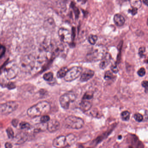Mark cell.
I'll list each match as a JSON object with an SVG mask.
<instances>
[{"label":"cell","instance_id":"cell-29","mask_svg":"<svg viewBox=\"0 0 148 148\" xmlns=\"http://www.w3.org/2000/svg\"><path fill=\"white\" fill-rule=\"evenodd\" d=\"M93 97V94L90 92H86L85 93L83 97V99H86V100H89V99H92Z\"/></svg>","mask_w":148,"mask_h":148},{"label":"cell","instance_id":"cell-18","mask_svg":"<svg viewBox=\"0 0 148 148\" xmlns=\"http://www.w3.org/2000/svg\"><path fill=\"white\" fill-rule=\"evenodd\" d=\"M66 145H71L77 142V137L73 134H70L66 136Z\"/></svg>","mask_w":148,"mask_h":148},{"label":"cell","instance_id":"cell-9","mask_svg":"<svg viewBox=\"0 0 148 148\" xmlns=\"http://www.w3.org/2000/svg\"><path fill=\"white\" fill-rule=\"evenodd\" d=\"M5 71L6 77L9 79H12L17 76L18 68L15 66H6Z\"/></svg>","mask_w":148,"mask_h":148},{"label":"cell","instance_id":"cell-15","mask_svg":"<svg viewBox=\"0 0 148 148\" xmlns=\"http://www.w3.org/2000/svg\"><path fill=\"white\" fill-rule=\"evenodd\" d=\"M114 23L116 25L120 27L123 26L125 22V19L123 16L119 14H116L114 16Z\"/></svg>","mask_w":148,"mask_h":148},{"label":"cell","instance_id":"cell-17","mask_svg":"<svg viewBox=\"0 0 148 148\" xmlns=\"http://www.w3.org/2000/svg\"><path fill=\"white\" fill-rule=\"evenodd\" d=\"M44 27L45 29L48 30L53 29L55 27V25L53 19L49 18L47 19L44 23Z\"/></svg>","mask_w":148,"mask_h":148},{"label":"cell","instance_id":"cell-36","mask_svg":"<svg viewBox=\"0 0 148 148\" xmlns=\"http://www.w3.org/2000/svg\"><path fill=\"white\" fill-rule=\"evenodd\" d=\"M18 119H14L12 121V124L14 127H17L18 125Z\"/></svg>","mask_w":148,"mask_h":148},{"label":"cell","instance_id":"cell-38","mask_svg":"<svg viewBox=\"0 0 148 148\" xmlns=\"http://www.w3.org/2000/svg\"><path fill=\"white\" fill-rule=\"evenodd\" d=\"M8 87L10 89H13V88H15V85H14L13 83H10V84H8Z\"/></svg>","mask_w":148,"mask_h":148},{"label":"cell","instance_id":"cell-21","mask_svg":"<svg viewBox=\"0 0 148 148\" xmlns=\"http://www.w3.org/2000/svg\"><path fill=\"white\" fill-rule=\"evenodd\" d=\"M121 116L123 121H127L130 119V114L128 111H124L121 113Z\"/></svg>","mask_w":148,"mask_h":148},{"label":"cell","instance_id":"cell-34","mask_svg":"<svg viewBox=\"0 0 148 148\" xmlns=\"http://www.w3.org/2000/svg\"><path fill=\"white\" fill-rule=\"evenodd\" d=\"M138 9L136 8H132L131 10H129V12L132 15H134L137 13Z\"/></svg>","mask_w":148,"mask_h":148},{"label":"cell","instance_id":"cell-11","mask_svg":"<svg viewBox=\"0 0 148 148\" xmlns=\"http://www.w3.org/2000/svg\"><path fill=\"white\" fill-rule=\"evenodd\" d=\"M94 75V72L93 71L90 69H86L81 73L80 81L82 82H86L91 79Z\"/></svg>","mask_w":148,"mask_h":148},{"label":"cell","instance_id":"cell-23","mask_svg":"<svg viewBox=\"0 0 148 148\" xmlns=\"http://www.w3.org/2000/svg\"><path fill=\"white\" fill-rule=\"evenodd\" d=\"M53 74L52 72H48L45 73L43 76L44 79L47 81H51L53 79Z\"/></svg>","mask_w":148,"mask_h":148},{"label":"cell","instance_id":"cell-3","mask_svg":"<svg viewBox=\"0 0 148 148\" xmlns=\"http://www.w3.org/2000/svg\"><path fill=\"white\" fill-rule=\"evenodd\" d=\"M65 126L68 129L79 130L84 125V121L82 118L76 116H69L64 121Z\"/></svg>","mask_w":148,"mask_h":148},{"label":"cell","instance_id":"cell-22","mask_svg":"<svg viewBox=\"0 0 148 148\" xmlns=\"http://www.w3.org/2000/svg\"><path fill=\"white\" fill-rule=\"evenodd\" d=\"M97 40L98 37L97 35L91 34L88 37V41L92 45H95Z\"/></svg>","mask_w":148,"mask_h":148},{"label":"cell","instance_id":"cell-5","mask_svg":"<svg viewBox=\"0 0 148 148\" xmlns=\"http://www.w3.org/2000/svg\"><path fill=\"white\" fill-rule=\"evenodd\" d=\"M83 69L80 66H75L67 71L65 77V80L66 82H71L77 78L81 75Z\"/></svg>","mask_w":148,"mask_h":148},{"label":"cell","instance_id":"cell-35","mask_svg":"<svg viewBox=\"0 0 148 148\" xmlns=\"http://www.w3.org/2000/svg\"><path fill=\"white\" fill-rule=\"evenodd\" d=\"M142 85L143 87L145 88V90L147 91V87H148V81L147 80H144L142 82Z\"/></svg>","mask_w":148,"mask_h":148},{"label":"cell","instance_id":"cell-16","mask_svg":"<svg viewBox=\"0 0 148 148\" xmlns=\"http://www.w3.org/2000/svg\"><path fill=\"white\" fill-rule=\"evenodd\" d=\"M47 130V124L46 123H41L37 124L33 127V131L35 133L40 132L44 131Z\"/></svg>","mask_w":148,"mask_h":148},{"label":"cell","instance_id":"cell-28","mask_svg":"<svg viewBox=\"0 0 148 148\" xmlns=\"http://www.w3.org/2000/svg\"><path fill=\"white\" fill-rule=\"evenodd\" d=\"M146 51L145 47H141L138 50V54L141 58H143L145 56V53Z\"/></svg>","mask_w":148,"mask_h":148},{"label":"cell","instance_id":"cell-7","mask_svg":"<svg viewBox=\"0 0 148 148\" xmlns=\"http://www.w3.org/2000/svg\"><path fill=\"white\" fill-rule=\"evenodd\" d=\"M58 35L61 42L69 43L72 40V34L69 30L66 28H60L58 31Z\"/></svg>","mask_w":148,"mask_h":148},{"label":"cell","instance_id":"cell-13","mask_svg":"<svg viewBox=\"0 0 148 148\" xmlns=\"http://www.w3.org/2000/svg\"><path fill=\"white\" fill-rule=\"evenodd\" d=\"M111 59V56L107 53L101 60V62L99 64L100 68L101 69H105L110 63Z\"/></svg>","mask_w":148,"mask_h":148},{"label":"cell","instance_id":"cell-40","mask_svg":"<svg viewBox=\"0 0 148 148\" xmlns=\"http://www.w3.org/2000/svg\"><path fill=\"white\" fill-rule=\"evenodd\" d=\"M143 2L146 5H148V0H143Z\"/></svg>","mask_w":148,"mask_h":148},{"label":"cell","instance_id":"cell-6","mask_svg":"<svg viewBox=\"0 0 148 148\" xmlns=\"http://www.w3.org/2000/svg\"><path fill=\"white\" fill-rule=\"evenodd\" d=\"M18 105L17 102L10 101L0 105V114L7 115L17 110Z\"/></svg>","mask_w":148,"mask_h":148},{"label":"cell","instance_id":"cell-30","mask_svg":"<svg viewBox=\"0 0 148 148\" xmlns=\"http://www.w3.org/2000/svg\"><path fill=\"white\" fill-rule=\"evenodd\" d=\"M6 52V47L2 45H0V58L5 55Z\"/></svg>","mask_w":148,"mask_h":148},{"label":"cell","instance_id":"cell-39","mask_svg":"<svg viewBox=\"0 0 148 148\" xmlns=\"http://www.w3.org/2000/svg\"><path fill=\"white\" fill-rule=\"evenodd\" d=\"M5 146L7 148H11L13 147L12 145L10 143H6L5 145Z\"/></svg>","mask_w":148,"mask_h":148},{"label":"cell","instance_id":"cell-24","mask_svg":"<svg viewBox=\"0 0 148 148\" xmlns=\"http://www.w3.org/2000/svg\"><path fill=\"white\" fill-rule=\"evenodd\" d=\"M113 74L110 71H108L105 73L104 75V79L105 80H108L113 78Z\"/></svg>","mask_w":148,"mask_h":148},{"label":"cell","instance_id":"cell-19","mask_svg":"<svg viewBox=\"0 0 148 148\" xmlns=\"http://www.w3.org/2000/svg\"><path fill=\"white\" fill-rule=\"evenodd\" d=\"M131 6L132 8L138 9L142 6L141 0H129Z\"/></svg>","mask_w":148,"mask_h":148},{"label":"cell","instance_id":"cell-2","mask_svg":"<svg viewBox=\"0 0 148 148\" xmlns=\"http://www.w3.org/2000/svg\"><path fill=\"white\" fill-rule=\"evenodd\" d=\"M107 53V49L102 45L93 47L86 56V59L89 62H97L101 60Z\"/></svg>","mask_w":148,"mask_h":148},{"label":"cell","instance_id":"cell-31","mask_svg":"<svg viewBox=\"0 0 148 148\" xmlns=\"http://www.w3.org/2000/svg\"><path fill=\"white\" fill-rule=\"evenodd\" d=\"M146 72L145 70L143 67L140 68L137 72V74H138L139 77H143L145 75Z\"/></svg>","mask_w":148,"mask_h":148},{"label":"cell","instance_id":"cell-25","mask_svg":"<svg viewBox=\"0 0 148 148\" xmlns=\"http://www.w3.org/2000/svg\"><path fill=\"white\" fill-rule=\"evenodd\" d=\"M8 136L9 138H13L14 137V132L12 128L9 127L6 130Z\"/></svg>","mask_w":148,"mask_h":148},{"label":"cell","instance_id":"cell-1","mask_svg":"<svg viewBox=\"0 0 148 148\" xmlns=\"http://www.w3.org/2000/svg\"><path fill=\"white\" fill-rule=\"evenodd\" d=\"M51 105L46 101H41L29 108L27 115L31 117H36L48 113L51 110Z\"/></svg>","mask_w":148,"mask_h":148},{"label":"cell","instance_id":"cell-10","mask_svg":"<svg viewBox=\"0 0 148 148\" xmlns=\"http://www.w3.org/2000/svg\"><path fill=\"white\" fill-rule=\"evenodd\" d=\"M47 124V130L51 132H54L59 129L60 124L58 120L52 119L49 120Z\"/></svg>","mask_w":148,"mask_h":148},{"label":"cell","instance_id":"cell-20","mask_svg":"<svg viewBox=\"0 0 148 148\" xmlns=\"http://www.w3.org/2000/svg\"><path fill=\"white\" fill-rule=\"evenodd\" d=\"M68 69L67 67H63L61 68L57 73V77L59 78H62L66 74V72L68 71Z\"/></svg>","mask_w":148,"mask_h":148},{"label":"cell","instance_id":"cell-4","mask_svg":"<svg viewBox=\"0 0 148 148\" xmlns=\"http://www.w3.org/2000/svg\"><path fill=\"white\" fill-rule=\"evenodd\" d=\"M77 98L76 93L72 92H66L62 95L59 99L60 103L63 109H69L71 103L74 102Z\"/></svg>","mask_w":148,"mask_h":148},{"label":"cell","instance_id":"cell-27","mask_svg":"<svg viewBox=\"0 0 148 148\" xmlns=\"http://www.w3.org/2000/svg\"><path fill=\"white\" fill-rule=\"evenodd\" d=\"M20 127L21 129H28V128H31V125L30 124L28 123H26V122H22L20 124Z\"/></svg>","mask_w":148,"mask_h":148},{"label":"cell","instance_id":"cell-14","mask_svg":"<svg viewBox=\"0 0 148 148\" xmlns=\"http://www.w3.org/2000/svg\"><path fill=\"white\" fill-rule=\"evenodd\" d=\"M92 104L86 99H83L79 103V108L83 112H86L90 110Z\"/></svg>","mask_w":148,"mask_h":148},{"label":"cell","instance_id":"cell-26","mask_svg":"<svg viewBox=\"0 0 148 148\" xmlns=\"http://www.w3.org/2000/svg\"><path fill=\"white\" fill-rule=\"evenodd\" d=\"M134 118L136 121L138 122H142L143 119V115L139 113H136L134 115Z\"/></svg>","mask_w":148,"mask_h":148},{"label":"cell","instance_id":"cell-8","mask_svg":"<svg viewBox=\"0 0 148 148\" xmlns=\"http://www.w3.org/2000/svg\"><path fill=\"white\" fill-rule=\"evenodd\" d=\"M53 145L56 148H63L67 146L65 136H60L57 137L53 140Z\"/></svg>","mask_w":148,"mask_h":148},{"label":"cell","instance_id":"cell-33","mask_svg":"<svg viewBox=\"0 0 148 148\" xmlns=\"http://www.w3.org/2000/svg\"><path fill=\"white\" fill-rule=\"evenodd\" d=\"M111 68V69L112 72L114 73H116L118 72L119 69L116 65H113L112 66Z\"/></svg>","mask_w":148,"mask_h":148},{"label":"cell","instance_id":"cell-12","mask_svg":"<svg viewBox=\"0 0 148 148\" xmlns=\"http://www.w3.org/2000/svg\"><path fill=\"white\" fill-rule=\"evenodd\" d=\"M14 143L17 145L24 143L27 139V136L25 132H20L13 138Z\"/></svg>","mask_w":148,"mask_h":148},{"label":"cell","instance_id":"cell-37","mask_svg":"<svg viewBox=\"0 0 148 148\" xmlns=\"http://www.w3.org/2000/svg\"><path fill=\"white\" fill-rule=\"evenodd\" d=\"M74 1L76 3L80 4V5H83L85 3L86 0H74Z\"/></svg>","mask_w":148,"mask_h":148},{"label":"cell","instance_id":"cell-32","mask_svg":"<svg viewBox=\"0 0 148 148\" xmlns=\"http://www.w3.org/2000/svg\"><path fill=\"white\" fill-rule=\"evenodd\" d=\"M50 120V117L47 115H44L40 118V122L41 123H46Z\"/></svg>","mask_w":148,"mask_h":148}]
</instances>
